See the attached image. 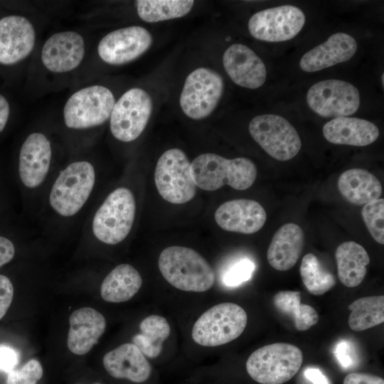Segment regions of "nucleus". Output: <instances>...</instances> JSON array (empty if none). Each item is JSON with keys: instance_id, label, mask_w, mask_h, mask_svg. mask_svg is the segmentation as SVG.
Returning a JSON list of instances; mask_svg holds the SVG:
<instances>
[{"instance_id": "obj_1", "label": "nucleus", "mask_w": 384, "mask_h": 384, "mask_svg": "<svg viewBox=\"0 0 384 384\" xmlns=\"http://www.w3.org/2000/svg\"><path fill=\"white\" fill-rule=\"evenodd\" d=\"M158 266L164 278L182 291L203 292L209 290L215 282V273L210 264L189 247L165 248L159 255Z\"/></svg>"}, {"instance_id": "obj_2", "label": "nucleus", "mask_w": 384, "mask_h": 384, "mask_svg": "<svg viewBox=\"0 0 384 384\" xmlns=\"http://www.w3.org/2000/svg\"><path fill=\"white\" fill-rule=\"evenodd\" d=\"M191 173L196 186L203 190L213 191L228 185L235 190L243 191L254 183L257 168L247 158L228 159L207 153L194 159Z\"/></svg>"}, {"instance_id": "obj_3", "label": "nucleus", "mask_w": 384, "mask_h": 384, "mask_svg": "<svg viewBox=\"0 0 384 384\" xmlns=\"http://www.w3.org/2000/svg\"><path fill=\"white\" fill-rule=\"evenodd\" d=\"M302 361L299 348L287 343H274L252 352L246 362V370L259 383L282 384L296 375Z\"/></svg>"}, {"instance_id": "obj_4", "label": "nucleus", "mask_w": 384, "mask_h": 384, "mask_svg": "<svg viewBox=\"0 0 384 384\" xmlns=\"http://www.w3.org/2000/svg\"><path fill=\"white\" fill-rule=\"evenodd\" d=\"M247 321V314L240 306L231 302L218 304L197 319L192 329V338L203 346H221L239 337Z\"/></svg>"}, {"instance_id": "obj_5", "label": "nucleus", "mask_w": 384, "mask_h": 384, "mask_svg": "<svg viewBox=\"0 0 384 384\" xmlns=\"http://www.w3.org/2000/svg\"><path fill=\"white\" fill-rule=\"evenodd\" d=\"M95 181L92 165L76 161L63 170L55 181L49 196L53 209L65 217L73 216L88 199Z\"/></svg>"}, {"instance_id": "obj_6", "label": "nucleus", "mask_w": 384, "mask_h": 384, "mask_svg": "<svg viewBox=\"0 0 384 384\" xmlns=\"http://www.w3.org/2000/svg\"><path fill=\"white\" fill-rule=\"evenodd\" d=\"M135 212V200L132 191L125 187L117 188L108 195L94 216L95 236L105 244L120 242L132 228Z\"/></svg>"}, {"instance_id": "obj_7", "label": "nucleus", "mask_w": 384, "mask_h": 384, "mask_svg": "<svg viewBox=\"0 0 384 384\" xmlns=\"http://www.w3.org/2000/svg\"><path fill=\"white\" fill-rule=\"evenodd\" d=\"M154 181L160 196L171 203H187L196 193L191 163L179 149H171L161 154L156 163Z\"/></svg>"}, {"instance_id": "obj_8", "label": "nucleus", "mask_w": 384, "mask_h": 384, "mask_svg": "<svg viewBox=\"0 0 384 384\" xmlns=\"http://www.w3.org/2000/svg\"><path fill=\"white\" fill-rule=\"evenodd\" d=\"M115 104L112 92L101 85L82 88L70 97L63 110L66 126L86 129L103 124Z\"/></svg>"}, {"instance_id": "obj_9", "label": "nucleus", "mask_w": 384, "mask_h": 384, "mask_svg": "<svg viewBox=\"0 0 384 384\" xmlns=\"http://www.w3.org/2000/svg\"><path fill=\"white\" fill-rule=\"evenodd\" d=\"M249 132L265 151L278 161L292 159L302 146L295 128L279 115L268 114L255 117L249 124Z\"/></svg>"}, {"instance_id": "obj_10", "label": "nucleus", "mask_w": 384, "mask_h": 384, "mask_svg": "<svg viewBox=\"0 0 384 384\" xmlns=\"http://www.w3.org/2000/svg\"><path fill=\"white\" fill-rule=\"evenodd\" d=\"M222 77L207 68H198L186 78L180 96L184 114L193 119L209 116L218 104L223 92Z\"/></svg>"}, {"instance_id": "obj_11", "label": "nucleus", "mask_w": 384, "mask_h": 384, "mask_svg": "<svg viewBox=\"0 0 384 384\" xmlns=\"http://www.w3.org/2000/svg\"><path fill=\"white\" fill-rule=\"evenodd\" d=\"M152 112V100L141 88L124 93L114 104L110 115V130L118 140H135L145 129Z\"/></svg>"}, {"instance_id": "obj_12", "label": "nucleus", "mask_w": 384, "mask_h": 384, "mask_svg": "<svg viewBox=\"0 0 384 384\" xmlns=\"http://www.w3.org/2000/svg\"><path fill=\"white\" fill-rule=\"evenodd\" d=\"M309 107L323 117H346L360 105L358 90L350 82L326 80L313 85L306 94Z\"/></svg>"}, {"instance_id": "obj_13", "label": "nucleus", "mask_w": 384, "mask_h": 384, "mask_svg": "<svg viewBox=\"0 0 384 384\" xmlns=\"http://www.w3.org/2000/svg\"><path fill=\"white\" fill-rule=\"evenodd\" d=\"M305 21V15L299 8L283 5L252 15L248 22V29L256 39L282 42L295 37L302 29Z\"/></svg>"}, {"instance_id": "obj_14", "label": "nucleus", "mask_w": 384, "mask_h": 384, "mask_svg": "<svg viewBox=\"0 0 384 384\" xmlns=\"http://www.w3.org/2000/svg\"><path fill=\"white\" fill-rule=\"evenodd\" d=\"M152 42V36L146 29L132 26L107 33L100 41L97 51L105 63L122 65L144 54Z\"/></svg>"}, {"instance_id": "obj_15", "label": "nucleus", "mask_w": 384, "mask_h": 384, "mask_svg": "<svg viewBox=\"0 0 384 384\" xmlns=\"http://www.w3.org/2000/svg\"><path fill=\"white\" fill-rule=\"evenodd\" d=\"M36 32L31 23L21 16H8L0 19V63L15 64L32 51Z\"/></svg>"}, {"instance_id": "obj_16", "label": "nucleus", "mask_w": 384, "mask_h": 384, "mask_svg": "<svg viewBox=\"0 0 384 384\" xmlns=\"http://www.w3.org/2000/svg\"><path fill=\"white\" fill-rule=\"evenodd\" d=\"M215 220L223 230L252 234L265 225L267 213L262 205L250 199H234L221 204L215 212Z\"/></svg>"}, {"instance_id": "obj_17", "label": "nucleus", "mask_w": 384, "mask_h": 384, "mask_svg": "<svg viewBox=\"0 0 384 384\" xmlns=\"http://www.w3.org/2000/svg\"><path fill=\"white\" fill-rule=\"evenodd\" d=\"M224 69L238 85L256 89L266 80L267 70L263 61L249 47L235 43L226 49L223 56Z\"/></svg>"}, {"instance_id": "obj_18", "label": "nucleus", "mask_w": 384, "mask_h": 384, "mask_svg": "<svg viewBox=\"0 0 384 384\" xmlns=\"http://www.w3.org/2000/svg\"><path fill=\"white\" fill-rule=\"evenodd\" d=\"M85 55L84 40L75 31H63L51 36L44 43L41 59L44 66L54 73L76 68Z\"/></svg>"}, {"instance_id": "obj_19", "label": "nucleus", "mask_w": 384, "mask_h": 384, "mask_svg": "<svg viewBox=\"0 0 384 384\" xmlns=\"http://www.w3.org/2000/svg\"><path fill=\"white\" fill-rule=\"evenodd\" d=\"M51 146L41 133L29 134L22 144L19 154L18 173L23 185L30 188L40 186L50 167Z\"/></svg>"}, {"instance_id": "obj_20", "label": "nucleus", "mask_w": 384, "mask_h": 384, "mask_svg": "<svg viewBox=\"0 0 384 384\" xmlns=\"http://www.w3.org/2000/svg\"><path fill=\"white\" fill-rule=\"evenodd\" d=\"M358 48L356 41L345 33H336L328 40L306 53L299 61L302 70L312 73L346 62Z\"/></svg>"}, {"instance_id": "obj_21", "label": "nucleus", "mask_w": 384, "mask_h": 384, "mask_svg": "<svg viewBox=\"0 0 384 384\" xmlns=\"http://www.w3.org/2000/svg\"><path fill=\"white\" fill-rule=\"evenodd\" d=\"M68 347L76 355L87 353L98 342L106 329L104 316L91 307L74 311L70 318Z\"/></svg>"}, {"instance_id": "obj_22", "label": "nucleus", "mask_w": 384, "mask_h": 384, "mask_svg": "<svg viewBox=\"0 0 384 384\" xmlns=\"http://www.w3.org/2000/svg\"><path fill=\"white\" fill-rule=\"evenodd\" d=\"M106 371L113 378L133 383L146 381L151 367L141 351L132 343H124L107 353L103 358Z\"/></svg>"}, {"instance_id": "obj_23", "label": "nucleus", "mask_w": 384, "mask_h": 384, "mask_svg": "<svg viewBox=\"0 0 384 384\" xmlns=\"http://www.w3.org/2000/svg\"><path fill=\"white\" fill-rule=\"evenodd\" d=\"M375 124L357 117H338L323 127L325 139L335 144L363 146L373 143L379 137Z\"/></svg>"}, {"instance_id": "obj_24", "label": "nucleus", "mask_w": 384, "mask_h": 384, "mask_svg": "<svg viewBox=\"0 0 384 384\" xmlns=\"http://www.w3.org/2000/svg\"><path fill=\"white\" fill-rule=\"evenodd\" d=\"M304 236L302 229L289 223L281 226L273 235L267 252L269 264L279 271L293 267L302 252Z\"/></svg>"}, {"instance_id": "obj_25", "label": "nucleus", "mask_w": 384, "mask_h": 384, "mask_svg": "<svg viewBox=\"0 0 384 384\" xmlns=\"http://www.w3.org/2000/svg\"><path fill=\"white\" fill-rule=\"evenodd\" d=\"M340 193L351 204L361 206L380 198L382 186L370 172L363 169H351L338 179Z\"/></svg>"}, {"instance_id": "obj_26", "label": "nucleus", "mask_w": 384, "mask_h": 384, "mask_svg": "<svg viewBox=\"0 0 384 384\" xmlns=\"http://www.w3.org/2000/svg\"><path fill=\"white\" fill-rule=\"evenodd\" d=\"M335 258L340 282L348 287L358 286L363 280L370 263L365 248L354 241L344 242L336 250Z\"/></svg>"}, {"instance_id": "obj_27", "label": "nucleus", "mask_w": 384, "mask_h": 384, "mask_svg": "<svg viewBox=\"0 0 384 384\" xmlns=\"http://www.w3.org/2000/svg\"><path fill=\"white\" fill-rule=\"evenodd\" d=\"M142 284L139 272L131 265L122 264L104 279L100 288L101 297L107 302H127L138 292Z\"/></svg>"}, {"instance_id": "obj_28", "label": "nucleus", "mask_w": 384, "mask_h": 384, "mask_svg": "<svg viewBox=\"0 0 384 384\" xmlns=\"http://www.w3.org/2000/svg\"><path fill=\"white\" fill-rule=\"evenodd\" d=\"M140 333L132 338L134 344L149 358L158 357L162 351L163 343L169 336L171 327L167 320L159 315H150L139 324Z\"/></svg>"}, {"instance_id": "obj_29", "label": "nucleus", "mask_w": 384, "mask_h": 384, "mask_svg": "<svg viewBox=\"0 0 384 384\" xmlns=\"http://www.w3.org/2000/svg\"><path fill=\"white\" fill-rule=\"evenodd\" d=\"M274 307L290 317L298 331H306L319 321V314L312 306L301 303V292L280 291L273 297Z\"/></svg>"}, {"instance_id": "obj_30", "label": "nucleus", "mask_w": 384, "mask_h": 384, "mask_svg": "<svg viewBox=\"0 0 384 384\" xmlns=\"http://www.w3.org/2000/svg\"><path fill=\"white\" fill-rule=\"evenodd\" d=\"M351 311L348 325L354 331H362L384 321V297L370 296L355 300L348 306Z\"/></svg>"}, {"instance_id": "obj_31", "label": "nucleus", "mask_w": 384, "mask_h": 384, "mask_svg": "<svg viewBox=\"0 0 384 384\" xmlns=\"http://www.w3.org/2000/svg\"><path fill=\"white\" fill-rule=\"evenodd\" d=\"M194 4L191 0H139L137 14L144 21L154 23L182 17Z\"/></svg>"}, {"instance_id": "obj_32", "label": "nucleus", "mask_w": 384, "mask_h": 384, "mask_svg": "<svg viewBox=\"0 0 384 384\" xmlns=\"http://www.w3.org/2000/svg\"><path fill=\"white\" fill-rule=\"evenodd\" d=\"M300 275L306 289L314 295H322L336 284L334 276L324 269L317 257L312 253L303 257Z\"/></svg>"}, {"instance_id": "obj_33", "label": "nucleus", "mask_w": 384, "mask_h": 384, "mask_svg": "<svg viewBox=\"0 0 384 384\" xmlns=\"http://www.w3.org/2000/svg\"><path fill=\"white\" fill-rule=\"evenodd\" d=\"M363 220L373 238L384 244V199L378 198L364 205Z\"/></svg>"}, {"instance_id": "obj_34", "label": "nucleus", "mask_w": 384, "mask_h": 384, "mask_svg": "<svg viewBox=\"0 0 384 384\" xmlns=\"http://www.w3.org/2000/svg\"><path fill=\"white\" fill-rule=\"evenodd\" d=\"M43 373V368L39 361L31 359L21 368L9 372L6 384H37Z\"/></svg>"}, {"instance_id": "obj_35", "label": "nucleus", "mask_w": 384, "mask_h": 384, "mask_svg": "<svg viewBox=\"0 0 384 384\" xmlns=\"http://www.w3.org/2000/svg\"><path fill=\"white\" fill-rule=\"evenodd\" d=\"M255 269L254 262L242 259L230 266L224 273L223 283L229 287H235L249 280Z\"/></svg>"}, {"instance_id": "obj_36", "label": "nucleus", "mask_w": 384, "mask_h": 384, "mask_svg": "<svg viewBox=\"0 0 384 384\" xmlns=\"http://www.w3.org/2000/svg\"><path fill=\"white\" fill-rule=\"evenodd\" d=\"M19 362V353L13 347L0 344V371L9 373Z\"/></svg>"}, {"instance_id": "obj_37", "label": "nucleus", "mask_w": 384, "mask_h": 384, "mask_svg": "<svg viewBox=\"0 0 384 384\" xmlns=\"http://www.w3.org/2000/svg\"><path fill=\"white\" fill-rule=\"evenodd\" d=\"M14 297V287L10 279L0 274V320L7 312Z\"/></svg>"}, {"instance_id": "obj_38", "label": "nucleus", "mask_w": 384, "mask_h": 384, "mask_svg": "<svg viewBox=\"0 0 384 384\" xmlns=\"http://www.w3.org/2000/svg\"><path fill=\"white\" fill-rule=\"evenodd\" d=\"M343 384H384V380L372 374L353 373L345 377Z\"/></svg>"}, {"instance_id": "obj_39", "label": "nucleus", "mask_w": 384, "mask_h": 384, "mask_svg": "<svg viewBox=\"0 0 384 384\" xmlns=\"http://www.w3.org/2000/svg\"><path fill=\"white\" fill-rule=\"evenodd\" d=\"M15 254L13 242L5 237L0 236V267L9 262Z\"/></svg>"}, {"instance_id": "obj_40", "label": "nucleus", "mask_w": 384, "mask_h": 384, "mask_svg": "<svg viewBox=\"0 0 384 384\" xmlns=\"http://www.w3.org/2000/svg\"><path fill=\"white\" fill-rule=\"evenodd\" d=\"M335 355L343 367H348L353 363L350 346L346 341H341L336 346Z\"/></svg>"}, {"instance_id": "obj_41", "label": "nucleus", "mask_w": 384, "mask_h": 384, "mask_svg": "<svg viewBox=\"0 0 384 384\" xmlns=\"http://www.w3.org/2000/svg\"><path fill=\"white\" fill-rule=\"evenodd\" d=\"M304 375L312 384H329L327 378L317 368H308Z\"/></svg>"}, {"instance_id": "obj_42", "label": "nucleus", "mask_w": 384, "mask_h": 384, "mask_svg": "<svg viewBox=\"0 0 384 384\" xmlns=\"http://www.w3.org/2000/svg\"><path fill=\"white\" fill-rule=\"evenodd\" d=\"M9 105L7 100L0 94V132L4 129L9 116Z\"/></svg>"}, {"instance_id": "obj_43", "label": "nucleus", "mask_w": 384, "mask_h": 384, "mask_svg": "<svg viewBox=\"0 0 384 384\" xmlns=\"http://www.w3.org/2000/svg\"><path fill=\"white\" fill-rule=\"evenodd\" d=\"M383 78H383V75H382V83H383V84H384Z\"/></svg>"}, {"instance_id": "obj_44", "label": "nucleus", "mask_w": 384, "mask_h": 384, "mask_svg": "<svg viewBox=\"0 0 384 384\" xmlns=\"http://www.w3.org/2000/svg\"><path fill=\"white\" fill-rule=\"evenodd\" d=\"M94 384H101V383H94Z\"/></svg>"}]
</instances>
